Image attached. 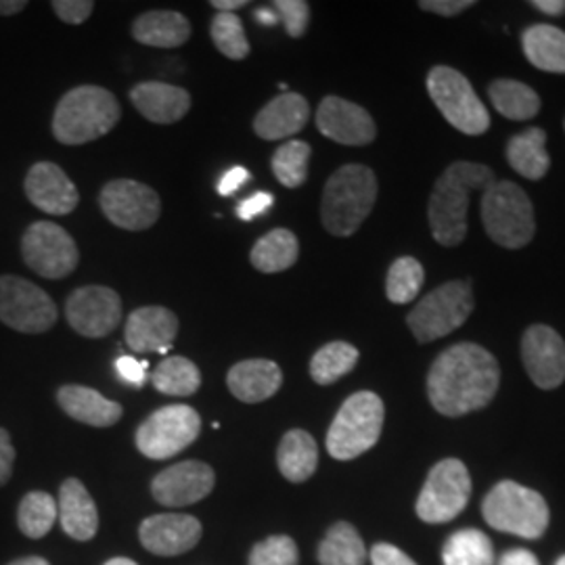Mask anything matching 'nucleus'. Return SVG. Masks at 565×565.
<instances>
[{"label":"nucleus","mask_w":565,"mask_h":565,"mask_svg":"<svg viewBox=\"0 0 565 565\" xmlns=\"http://www.w3.org/2000/svg\"><path fill=\"white\" fill-rule=\"evenodd\" d=\"M482 223L488 237L507 249H522L536 233L532 202L515 182L494 181L486 189Z\"/></svg>","instance_id":"nucleus-6"},{"label":"nucleus","mask_w":565,"mask_h":565,"mask_svg":"<svg viewBox=\"0 0 565 565\" xmlns=\"http://www.w3.org/2000/svg\"><path fill=\"white\" fill-rule=\"evenodd\" d=\"M130 102L142 118L153 124H174L191 109V95L166 82H141L130 90Z\"/></svg>","instance_id":"nucleus-23"},{"label":"nucleus","mask_w":565,"mask_h":565,"mask_svg":"<svg viewBox=\"0 0 565 565\" xmlns=\"http://www.w3.org/2000/svg\"><path fill=\"white\" fill-rule=\"evenodd\" d=\"M277 465L285 480L302 484L310 480L319 467V446L303 429H289L277 450Z\"/></svg>","instance_id":"nucleus-28"},{"label":"nucleus","mask_w":565,"mask_h":565,"mask_svg":"<svg viewBox=\"0 0 565 565\" xmlns=\"http://www.w3.org/2000/svg\"><path fill=\"white\" fill-rule=\"evenodd\" d=\"M501 369L497 359L478 343H455L445 350L427 373V396L446 417L480 411L497 396Z\"/></svg>","instance_id":"nucleus-1"},{"label":"nucleus","mask_w":565,"mask_h":565,"mask_svg":"<svg viewBox=\"0 0 565 565\" xmlns=\"http://www.w3.org/2000/svg\"><path fill=\"white\" fill-rule=\"evenodd\" d=\"M65 317L76 333L99 340L121 323L120 296L103 285H86L67 298Z\"/></svg>","instance_id":"nucleus-15"},{"label":"nucleus","mask_w":565,"mask_h":565,"mask_svg":"<svg viewBox=\"0 0 565 565\" xmlns=\"http://www.w3.org/2000/svg\"><path fill=\"white\" fill-rule=\"evenodd\" d=\"M546 132L543 128H530L513 137L507 145V162L524 179L541 181L551 168L546 153Z\"/></svg>","instance_id":"nucleus-30"},{"label":"nucleus","mask_w":565,"mask_h":565,"mask_svg":"<svg viewBox=\"0 0 565 565\" xmlns=\"http://www.w3.org/2000/svg\"><path fill=\"white\" fill-rule=\"evenodd\" d=\"M366 548L356 527L348 522H338L329 527L319 545L321 565H364Z\"/></svg>","instance_id":"nucleus-33"},{"label":"nucleus","mask_w":565,"mask_h":565,"mask_svg":"<svg viewBox=\"0 0 565 565\" xmlns=\"http://www.w3.org/2000/svg\"><path fill=\"white\" fill-rule=\"evenodd\" d=\"M51 7L61 21H65L70 25H78L93 15L95 2H90V0H55Z\"/></svg>","instance_id":"nucleus-43"},{"label":"nucleus","mask_w":565,"mask_h":565,"mask_svg":"<svg viewBox=\"0 0 565 565\" xmlns=\"http://www.w3.org/2000/svg\"><path fill=\"white\" fill-rule=\"evenodd\" d=\"M377 200V177L363 163H348L324 184L321 218L335 237L354 235Z\"/></svg>","instance_id":"nucleus-3"},{"label":"nucleus","mask_w":565,"mask_h":565,"mask_svg":"<svg viewBox=\"0 0 565 565\" xmlns=\"http://www.w3.org/2000/svg\"><path fill=\"white\" fill-rule=\"evenodd\" d=\"M105 565H139L135 564L132 559H126V557H116V559H111V562H107Z\"/></svg>","instance_id":"nucleus-56"},{"label":"nucleus","mask_w":565,"mask_h":565,"mask_svg":"<svg viewBox=\"0 0 565 565\" xmlns=\"http://www.w3.org/2000/svg\"><path fill=\"white\" fill-rule=\"evenodd\" d=\"M25 7V0H0V15H18Z\"/></svg>","instance_id":"nucleus-52"},{"label":"nucleus","mask_w":565,"mask_h":565,"mask_svg":"<svg viewBox=\"0 0 565 565\" xmlns=\"http://www.w3.org/2000/svg\"><path fill=\"white\" fill-rule=\"evenodd\" d=\"M0 321L20 333H44L57 323V306L39 285L15 275H2Z\"/></svg>","instance_id":"nucleus-12"},{"label":"nucleus","mask_w":565,"mask_h":565,"mask_svg":"<svg viewBox=\"0 0 565 565\" xmlns=\"http://www.w3.org/2000/svg\"><path fill=\"white\" fill-rule=\"evenodd\" d=\"M202 431V417L193 406L170 404L151 413L137 429V448L147 459L166 461L193 445Z\"/></svg>","instance_id":"nucleus-10"},{"label":"nucleus","mask_w":565,"mask_h":565,"mask_svg":"<svg viewBox=\"0 0 565 565\" xmlns=\"http://www.w3.org/2000/svg\"><path fill=\"white\" fill-rule=\"evenodd\" d=\"M147 361H137L132 356H120L116 361V371L120 375L121 380L126 384L135 385V387H141L147 382Z\"/></svg>","instance_id":"nucleus-44"},{"label":"nucleus","mask_w":565,"mask_h":565,"mask_svg":"<svg viewBox=\"0 0 565 565\" xmlns=\"http://www.w3.org/2000/svg\"><path fill=\"white\" fill-rule=\"evenodd\" d=\"M359 350L348 342L324 343L310 361V377L319 385L335 384L359 363Z\"/></svg>","instance_id":"nucleus-35"},{"label":"nucleus","mask_w":565,"mask_h":565,"mask_svg":"<svg viewBox=\"0 0 565 565\" xmlns=\"http://www.w3.org/2000/svg\"><path fill=\"white\" fill-rule=\"evenodd\" d=\"M310 118V105L298 93H282L264 105L254 118V132L264 141H282L298 135Z\"/></svg>","instance_id":"nucleus-22"},{"label":"nucleus","mask_w":565,"mask_h":565,"mask_svg":"<svg viewBox=\"0 0 565 565\" xmlns=\"http://www.w3.org/2000/svg\"><path fill=\"white\" fill-rule=\"evenodd\" d=\"M532 7L539 9L541 13L553 15V18H559L565 13V0H534Z\"/></svg>","instance_id":"nucleus-51"},{"label":"nucleus","mask_w":565,"mask_h":565,"mask_svg":"<svg viewBox=\"0 0 565 565\" xmlns=\"http://www.w3.org/2000/svg\"><path fill=\"white\" fill-rule=\"evenodd\" d=\"M525 60L530 61L536 70L548 74H565V32L536 23L525 28L522 34Z\"/></svg>","instance_id":"nucleus-29"},{"label":"nucleus","mask_w":565,"mask_h":565,"mask_svg":"<svg viewBox=\"0 0 565 565\" xmlns=\"http://www.w3.org/2000/svg\"><path fill=\"white\" fill-rule=\"evenodd\" d=\"M57 511L61 527L67 536L81 543L95 539L99 530V513L93 497L88 494L86 486L82 484L81 480L70 478L61 484Z\"/></svg>","instance_id":"nucleus-25"},{"label":"nucleus","mask_w":565,"mask_h":565,"mask_svg":"<svg viewBox=\"0 0 565 565\" xmlns=\"http://www.w3.org/2000/svg\"><path fill=\"white\" fill-rule=\"evenodd\" d=\"M179 335V319L163 306H145L135 310L124 329V340L137 354L168 352Z\"/></svg>","instance_id":"nucleus-21"},{"label":"nucleus","mask_w":565,"mask_h":565,"mask_svg":"<svg viewBox=\"0 0 565 565\" xmlns=\"http://www.w3.org/2000/svg\"><path fill=\"white\" fill-rule=\"evenodd\" d=\"M61 408L76 422L93 427H111L121 419V406L86 385H63L57 392Z\"/></svg>","instance_id":"nucleus-26"},{"label":"nucleus","mask_w":565,"mask_h":565,"mask_svg":"<svg viewBox=\"0 0 565 565\" xmlns=\"http://www.w3.org/2000/svg\"><path fill=\"white\" fill-rule=\"evenodd\" d=\"M132 36L147 46L177 49L189 41L191 23L179 11H147L132 23Z\"/></svg>","instance_id":"nucleus-27"},{"label":"nucleus","mask_w":565,"mask_h":565,"mask_svg":"<svg viewBox=\"0 0 565 565\" xmlns=\"http://www.w3.org/2000/svg\"><path fill=\"white\" fill-rule=\"evenodd\" d=\"M471 312L473 294L469 281H450L429 291L408 312L406 324L417 342H436L457 331L471 317Z\"/></svg>","instance_id":"nucleus-8"},{"label":"nucleus","mask_w":565,"mask_h":565,"mask_svg":"<svg viewBox=\"0 0 565 565\" xmlns=\"http://www.w3.org/2000/svg\"><path fill=\"white\" fill-rule=\"evenodd\" d=\"M210 4H212L214 9H218V13H233V11L245 7L247 0H212Z\"/></svg>","instance_id":"nucleus-53"},{"label":"nucleus","mask_w":565,"mask_h":565,"mask_svg":"<svg viewBox=\"0 0 565 565\" xmlns=\"http://www.w3.org/2000/svg\"><path fill=\"white\" fill-rule=\"evenodd\" d=\"M277 15L291 39H302L310 21V4L306 0H277Z\"/></svg>","instance_id":"nucleus-42"},{"label":"nucleus","mask_w":565,"mask_h":565,"mask_svg":"<svg viewBox=\"0 0 565 565\" xmlns=\"http://www.w3.org/2000/svg\"><path fill=\"white\" fill-rule=\"evenodd\" d=\"M317 128L327 139L350 147H363L377 137V126L371 114L342 97H324L317 109Z\"/></svg>","instance_id":"nucleus-18"},{"label":"nucleus","mask_w":565,"mask_h":565,"mask_svg":"<svg viewBox=\"0 0 565 565\" xmlns=\"http://www.w3.org/2000/svg\"><path fill=\"white\" fill-rule=\"evenodd\" d=\"M555 565H565V555L564 557H559V559H557V564Z\"/></svg>","instance_id":"nucleus-57"},{"label":"nucleus","mask_w":565,"mask_h":565,"mask_svg":"<svg viewBox=\"0 0 565 565\" xmlns=\"http://www.w3.org/2000/svg\"><path fill=\"white\" fill-rule=\"evenodd\" d=\"M256 20L260 21L266 28H270V25H277L279 15L273 9H260V11H256Z\"/></svg>","instance_id":"nucleus-54"},{"label":"nucleus","mask_w":565,"mask_h":565,"mask_svg":"<svg viewBox=\"0 0 565 565\" xmlns=\"http://www.w3.org/2000/svg\"><path fill=\"white\" fill-rule=\"evenodd\" d=\"M214 469L203 461H182L158 473L151 482L153 499L163 507L200 503L214 490Z\"/></svg>","instance_id":"nucleus-17"},{"label":"nucleus","mask_w":565,"mask_h":565,"mask_svg":"<svg viewBox=\"0 0 565 565\" xmlns=\"http://www.w3.org/2000/svg\"><path fill=\"white\" fill-rule=\"evenodd\" d=\"M142 546L160 557H174L191 551L202 541V524L193 515L162 513L151 515L139 527Z\"/></svg>","instance_id":"nucleus-19"},{"label":"nucleus","mask_w":565,"mask_h":565,"mask_svg":"<svg viewBox=\"0 0 565 565\" xmlns=\"http://www.w3.org/2000/svg\"><path fill=\"white\" fill-rule=\"evenodd\" d=\"M247 181H249V172H247L243 166H235V168H231V170L224 174L223 179H221V182H218V193H221L223 198L233 195V193Z\"/></svg>","instance_id":"nucleus-49"},{"label":"nucleus","mask_w":565,"mask_h":565,"mask_svg":"<svg viewBox=\"0 0 565 565\" xmlns=\"http://www.w3.org/2000/svg\"><path fill=\"white\" fill-rule=\"evenodd\" d=\"M312 149L306 141L282 142L273 156V172L287 189H298L308 179V163Z\"/></svg>","instance_id":"nucleus-39"},{"label":"nucleus","mask_w":565,"mask_h":565,"mask_svg":"<svg viewBox=\"0 0 565 565\" xmlns=\"http://www.w3.org/2000/svg\"><path fill=\"white\" fill-rule=\"evenodd\" d=\"M57 503L49 492H28L18 509V524L28 539H42L51 532L57 520Z\"/></svg>","instance_id":"nucleus-37"},{"label":"nucleus","mask_w":565,"mask_h":565,"mask_svg":"<svg viewBox=\"0 0 565 565\" xmlns=\"http://www.w3.org/2000/svg\"><path fill=\"white\" fill-rule=\"evenodd\" d=\"M273 203H275V198H273L270 193H266V191L254 193L252 198H247L245 202L239 203L237 216H239L242 221H245V223H249V221H254L256 216L264 214L266 210H270Z\"/></svg>","instance_id":"nucleus-45"},{"label":"nucleus","mask_w":565,"mask_h":565,"mask_svg":"<svg viewBox=\"0 0 565 565\" xmlns=\"http://www.w3.org/2000/svg\"><path fill=\"white\" fill-rule=\"evenodd\" d=\"M425 281L424 266L419 260L403 256L390 266L385 279V294L387 300L394 303H408L417 298Z\"/></svg>","instance_id":"nucleus-38"},{"label":"nucleus","mask_w":565,"mask_h":565,"mask_svg":"<svg viewBox=\"0 0 565 565\" xmlns=\"http://www.w3.org/2000/svg\"><path fill=\"white\" fill-rule=\"evenodd\" d=\"M120 103L102 86H78L63 95L53 116V135L63 145L105 137L120 121Z\"/></svg>","instance_id":"nucleus-4"},{"label":"nucleus","mask_w":565,"mask_h":565,"mask_svg":"<svg viewBox=\"0 0 565 565\" xmlns=\"http://www.w3.org/2000/svg\"><path fill=\"white\" fill-rule=\"evenodd\" d=\"M384 401L373 392L352 394L327 431V450L338 461H352L377 445L384 429Z\"/></svg>","instance_id":"nucleus-5"},{"label":"nucleus","mask_w":565,"mask_h":565,"mask_svg":"<svg viewBox=\"0 0 565 565\" xmlns=\"http://www.w3.org/2000/svg\"><path fill=\"white\" fill-rule=\"evenodd\" d=\"M471 497V478L459 459H445L427 473L417 499V515L427 524H446L463 511Z\"/></svg>","instance_id":"nucleus-11"},{"label":"nucleus","mask_w":565,"mask_h":565,"mask_svg":"<svg viewBox=\"0 0 565 565\" xmlns=\"http://www.w3.org/2000/svg\"><path fill=\"white\" fill-rule=\"evenodd\" d=\"M522 361L530 380L543 390H555L565 382L564 338L546 324H532L522 338Z\"/></svg>","instance_id":"nucleus-16"},{"label":"nucleus","mask_w":565,"mask_h":565,"mask_svg":"<svg viewBox=\"0 0 565 565\" xmlns=\"http://www.w3.org/2000/svg\"><path fill=\"white\" fill-rule=\"evenodd\" d=\"M300 553L294 539L289 536H268L263 543L252 548L247 565H298Z\"/></svg>","instance_id":"nucleus-41"},{"label":"nucleus","mask_w":565,"mask_h":565,"mask_svg":"<svg viewBox=\"0 0 565 565\" xmlns=\"http://www.w3.org/2000/svg\"><path fill=\"white\" fill-rule=\"evenodd\" d=\"M25 195L51 216H65L81 202V193L57 163H34L25 177Z\"/></svg>","instance_id":"nucleus-20"},{"label":"nucleus","mask_w":565,"mask_h":565,"mask_svg":"<svg viewBox=\"0 0 565 565\" xmlns=\"http://www.w3.org/2000/svg\"><path fill=\"white\" fill-rule=\"evenodd\" d=\"M7 565H51L46 559H42V557H21V559H15V562H11V564Z\"/></svg>","instance_id":"nucleus-55"},{"label":"nucleus","mask_w":565,"mask_h":565,"mask_svg":"<svg viewBox=\"0 0 565 565\" xmlns=\"http://www.w3.org/2000/svg\"><path fill=\"white\" fill-rule=\"evenodd\" d=\"M427 93L445 120L459 132L480 137L490 128V114L461 72L436 65L427 74Z\"/></svg>","instance_id":"nucleus-9"},{"label":"nucleus","mask_w":565,"mask_h":565,"mask_svg":"<svg viewBox=\"0 0 565 565\" xmlns=\"http://www.w3.org/2000/svg\"><path fill=\"white\" fill-rule=\"evenodd\" d=\"M300 243L287 228H275L254 243L249 263L264 275H275L298 263Z\"/></svg>","instance_id":"nucleus-31"},{"label":"nucleus","mask_w":565,"mask_h":565,"mask_svg":"<svg viewBox=\"0 0 565 565\" xmlns=\"http://www.w3.org/2000/svg\"><path fill=\"white\" fill-rule=\"evenodd\" d=\"M486 524L520 539H541L548 525V507L545 499L518 482H499L482 503Z\"/></svg>","instance_id":"nucleus-7"},{"label":"nucleus","mask_w":565,"mask_h":565,"mask_svg":"<svg viewBox=\"0 0 565 565\" xmlns=\"http://www.w3.org/2000/svg\"><path fill=\"white\" fill-rule=\"evenodd\" d=\"M371 564L373 565H417L398 546L380 543L371 551Z\"/></svg>","instance_id":"nucleus-46"},{"label":"nucleus","mask_w":565,"mask_h":565,"mask_svg":"<svg viewBox=\"0 0 565 565\" xmlns=\"http://www.w3.org/2000/svg\"><path fill=\"white\" fill-rule=\"evenodd\" d=\"M13 463H15V448L11 443V436L7 429L0 427V488L11 480Z\"/></svg>","instance_id":"nucleus-48"},{"label":"nucleus","mask_w":565,"mask_h":565,"mask_svg":"<svg viewBox=\"0 0 565 565\" xmlns=\"http://www.w3.org/2000/svg\"><path fill=\"white\" fill-rule=\"evenodd\" d=\"M226 384L231 394L247 404H258L273 398L282 384L281 366L266 359H252L233 364Z\"/></svg>","instance_id":"nucleus-24"},{"label":"nucleus","mask_w":565,"mask_h":565,"mask_svg":"<svg viewBox=\"0 0 565 565\" xmlns=\"http://www.w3.org/2000/svg\"><path fill=\"white\" fill-rule=\"evenodd\" d=\"M105 218L124 231H147L160 221L162 200L149 184L130 179L107 182L99 195Z\"/></svg>","instance_id":"nucleus-14"},{"label":"nucleus","mask_w":565,"mask_h":565,"mask_svg":"<svg viewBox=\"0 0 565 565\" xmlns=\"http://www.w3.org/2000/svg\"><path fill=\"white\" fill-rule=\"evenodd\" d=\"M492 182L494 172L484 163L455 162L446 168L434 184L427 205V218L436 242L445 247L463 242L471 193L478 189L486 191Z\"/></svg>","instance_id":"nucleus-2"},{"label":"nucleus","mask_w":565,"mask_h":565,"mask_svg":"<svg viewBox=\"0 0 565 565\" xmlns=\"http://www.w3.org/2000/svg\"><path fill=\"white\" fill-rule=\"evenodd\" d=\"M488 95L494 109L509 120H532L541 111V97L524 82L494 81L488 88Z\"/></svg>","instance_id":"nucleus-32"},{"label":"nucleus","mask_w":565,"mask_h":565,"mask_svg":"<svg viewBox=\"0 0 565 565\" xmlns=\"http://www.w3.org/2000/svg\"><path fill=\"white\" fill-rule=\"evenodd\" d=\"M151 382L166 396H193L202 387V373L193 361L170 356L153 371Z\"/></svg>","instance_id":"nucleus-36"},{"label":"nucleus","mask_w":565,"mask_h":565,"mask_svg":"<svg viewBox=\"0 0 565 565\" xmlns=\"http://www.w3.org/2000/svg\"><path fill=\"white\" fill-rule=\"evenodd\" d=\"M445 565H494V546L482 530L465 527L446 541Z\"/></svg>","instance_id":"nucleus-34"},{"label":"nucleus","mask_w":565,"mask_h":565,"mask_svg":"<svg viewBox=\"0 0 565 565\" xmlns=\"http://www.w3.org/2000/svg\"><path fill=\"white\" fill-rule=\"evenodd\" d=\"M499 565H541L539 557L525 548H511L499 559Z\"/></svg>","instance_id":"nucleus-50"},{"label":"nucleus","mask_w":565,"mask_h":565,"mask_svg":"<svg viewBox=\"0 0 565 565\" xmlns=\"http://www.w3.org/2000/svg\"><path fill=\"white\" fill-rule=\"evenodd\" d=\"M473 4H476L473 0H422L419 2V7L424 11H431V13L443 15V18L459 15V13H463L465 9H469Z\"/></svg>","instance_id":"nucleus-47"},{"label":"nucleus","mask_w":565,"mask_h":565,"mask_svg":"<svg viewBox=\"0 0 565 565\" xmlns=\"http://www.w3.org/2000/svg\"><path fill=\"white\" fill-rule=\"evenodd\" d=\"M25 264L44 279H63L76 270L81 252L74 237L55 223H34L21 239Z\"/></svg>","instance_id":"nucleus-13"},{"label":"nucleus","mask_w":565,"mask_h":565,"mask_svg":"<svg viewBox=\"0 0 565 565\" xmlns=\"http://www.w3.org/2000/svg\"><path fill=\"white\" fill-rule=\"evenodd\" d=\"M210 34L224 57L242 61L249 55V42L245 36L243 21L235 13H216L210 25Z\"/></svg>","instance_id":"nucleus-40"}]
</instances>
